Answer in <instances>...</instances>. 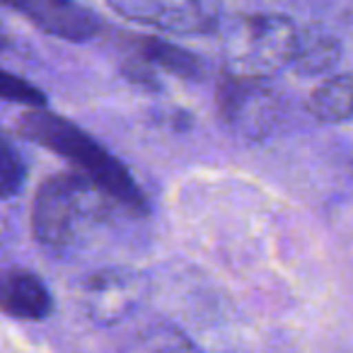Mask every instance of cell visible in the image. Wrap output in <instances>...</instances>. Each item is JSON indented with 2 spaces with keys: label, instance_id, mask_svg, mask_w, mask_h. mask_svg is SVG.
Segmentation results:
<instances>
[{
  "label": "cell",
  "instance_id": "cell-1",
  "mask_svg": "<svg viewBox=\"0 0 353 353\" xmlns=\"http://www.w3.org/2000/svg\"><path fill=\"white\" fill-rule=\"evenodd\" d=\"M17 131L27 141L68 160L75 172L92 179L117 206L131 213H148V201L128 167L70 119L44 107L30 109L17 121Z\"/></svg>",
  "mask_w": 353,
  "mask_h": 353
},
{
  "label": "cell",
  "instance_id": "cell-2",
  "mask_svg": "<svg viewBox=\"0 0 353 353\" xmlns=\"http://www.w3.org/2000/svg\"><path fill=\"white\" fill-rule=\"evenodd\" d=\"M117 203L80 172H59L41 182L32 203V232L49 250L70 247Z\"/></svg>",
  "mask_w": 353,
  "mask_h": 353
},
{
  "label": "cell",
  "instance_id": "cell-3",
  "mask_svg": "<svg viewBox=\"0 0 353 353\" xmlns=\"http://www.w3.org/2000/svg\"><path fill=\"white\" fill-rule=\"evenodd\" d=\"M225 73L242 78H271L290 68L300 27L274 12L235 15L218 25Z\"/></svg>",
  "mask_w": 353,
  "mask_h": 353
},
{
  "label": "cell",
  "instance_id": "cell-4",
  "mask_svg": "<svg viewBox=\"0 0 353 353\" xmlns=\"http://www.w3.org/2000/svg\"><path fill=\"white\" fill-rule=\"evenodd\" d=\"M218 114L232 136L264 141L276 131L285 112L283 92L271 78H242L225 73L218 83Z\"/></svg>",
  "mask_w": 353,
  "mask_h": 353
},
{
  "label": "cell",
  "instance_id": "cell-5",
  "mask_svg": "<svg viewBox=\"0 0 353 353\" xmlns=\"http://www.w3.org/2000/svg\"><path fill=\"white\" fill-rule=\"evenodd\" d=\"M126 20L155 27L167 34H211L218 30L213 0H107Z\"/></svg>",
  "mask_w": 353,
  "mask_h": 353
},
{
  "label": "cell",
  "instance_id": "cell-6",
  "mask_svg": "<svg viewBox=\"0 0 353 353\" xmlns=\"http://www.w3.org/2000/svg\"><path fill=\"white\" fill-rule=\"evenodd\" d=\"M143 279L126 269H104L83 283L80 303L97 327H112L126 319L143 298Z\"/></svg>",
  "mask_w": 353,
  "mask_h": 353
},
{
  "label": "cell",
  "instance_id": "cell-7",
  "mask_svg": "<svg viewBox=\"0 0 353 353\" xmlns=\"http://www.w3.org/2000/svg\"><path fill=\"white\" fill-rule=\"evenodd\" d=\"M25 15L37 30L65 41H90L102 30V20L78 0H0Z\"/></svg>",
  "mask_w": 353,
  "mask_h": 353
},
{
  "label": "cell",
  "instance_id": "cell-8",
  "mask_svg": "<svg viewBox=\"0 0 353 353\" xmlns=\"http://www.w3.org/2000/svg\"><path fill=\"white\" fill-rule=\"evenodd\" d=\"M54 310L46 283L27 269L0 271V312L25 322L46 319Z\"/></svg>",
  "mask_w": 353,
  "mask_h": 353
},
{
  "label": "cell",
  "instance_id": "cell-9",
  "mask_svg": "<svg viewBox=\"0 0 353 353\" xmlns=\"http://www.w3.org/2000/svg\"><path fill=\"white\" fill-rule=\"evenodd\" d=\"M131 54L136 59H141L155 75L167 73L184 80H201L206 75V63L196 54L172 44L167 39H157V37L136 39Z\"/></svg>",
  "mask_w": 353,
  "mask_h": 353
},
{
  "label": "cell",
  "instance_id": "cell-10",
  "mask_svg": "<svg viewBox=\"0 0 353 353\" xmlns=\"http://www.w3.org/2000/svg\"><path fill=\"white\" fill-rule=\"evenodd\" d=\"M341 61V41L327 30L319 27H303L298 34V46L290 68L300 78H317L329 75Z\"/></svg>",
  "mask_w": 353,
  "mask_h": 353
},
{
  "label": "cell",
  "instance_id": "cell-11",
  "mask_svg": "<svg viewBox=\"0 0 353 353\" xmlns=\"http://www.w3.org/2000/svg\"><path fill=\"white\" fill-rule=\"evenodd\" d=\"M310 114L322 123H341L353 117V75H327L307 102Z\"/></svg>",
  "mask_w": 353,
  "mask_h": 353
},
{
  "label": "cell",
  "instance_id": "cell-12",
  "mask_svg": "<svg viewBox=\"0 0 353 353\" xmlns=\"http://www.w3.org/2000/svg\"><path fill=\"white\" fill-rule=\"evenodd\" d=\"M25 184V162L8 131L0 126V199H12Z\"/></svg>",
  "mask_w": 353,
  "mask_h": 353
},
{
  "label": "cell",
  "instance_id": "cell-13",
  "mask_svg": "<svg viewBox=\"0 0 353 353\" xmlns=\"http://www.w3.org/2000/svg\"><path fill=\"white\" fill-rule=\"evenodd\" d=\"M0 99L22 104V107L30 109L46 107V94L37 85H32L30 80L20 78V75L10 73L6 68H0Z\"/></svg>",
  "mask_w": 353,
  "mask_h": 353
},
{
  "label": "cell",
  "instance_id": "cell-14",
  "mask_svg": "<svg viewBox=\"0 0 353 353\" xmlns=\"http://www.w3.org/2000/svg\"><path fill=\"white\" fill-rule=\"evenodd\" d=\"M3 41H6V39H3V34H0V46H3Z\"/></svg>",
  "mask_w": 353,
  "mask_h": 353
}]
</instances>
